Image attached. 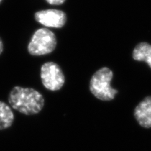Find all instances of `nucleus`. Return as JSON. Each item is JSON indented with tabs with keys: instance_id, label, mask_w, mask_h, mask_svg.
Instances as JSON below:
<instances>
[{
	"instance_id": "6",
	"label": "nucleus",
	"mask_w": 151,
	"mask_h": 151,
	"mask_svg": "<svg viewBox=\"0 0 151 151\" xmlns=\"http://www.w3.org/2000/svg\"><path fill=\"white\" fill-rule=\"evenodd\" d=\"M133 116L141 128L151 129V95L147 96L136 106Z\"/></svg>"
},
{
	"instance_id": "9",
	"label": "nucleus",
	"mask_w": 151,
	"mask_h": 151,
	"mask_svg": "<svg viewBox=\"0 0 151 151\" xmlns=\"http://www.w3.org/2000/svg\"><path fill=\"white\" fill-rule=\"evenodd\" d=\"M46 1L51 5H61L66 0H46Z\"/></svg>"
},
{
	"instance_id": "10",
	"label": "nucleus",
	"mask_w": 151,
	"mask_h": 151,
	"mask_svg": "<svg viewBox=\"0 0 151 151\" xmlns=\"http://www.w3.org/2000/svg\"><path fill=\"white\" fill-rule=\"evenodd\" d=\"M3 49H4V46H3V42L1 39L0 38V55L1 54V52H3Z\"/></svg>"
},
{
	"instance_id": "7",
	"label": "nucleus",
	"mask_w": 151,
	"mask_h": 151,
	"mask_svg": "<svg viewBox=\"0 0 151 151\" xmlns=\"http://www.w3.org/2000/svg\"><path fill=\"white\" fill-rule=\"evenodd\" d=\"M14 113L11 107L0 101V131L10 128L14 124Z\"/></svg>"
},
{
	"instance_id": "2",
	"label": "nucleus",
	"mask_w": 151,
	"mask_h": 151,
	"mask_svg": "<svg viewBox=\"0 0 151 151\" xmlns=\"http://www.w3.org/2000/svg\"><path fill=\"white\" fill-rule=\"evenodd\" d=\"M113 73L108 67H103L96 71L90 82V92L101 101H109L115 99L118 90L111 87Z\"/></svg>"
},
{
	"instance_id": "11",
	"label": "nucleus",
	"mask_w": 151,
	"mask_h": 151,
	"mask_svg": "<svg viewBox=\"0 0 151 151\" xmlns=\"http://www.w3.org/2000/svg\"><path fill=\"white\" fill-rule=\"evenodd\" d=\"M0 1H1V0H0Z\"/></svg>"
},
{
	"instance_id": "3",
	"label": "nucleus",
	"mask_w": 151,
	"mask_h": 151,
	"mask_svg": "<svg viewBox=\"0 0 151 151\" xmlns=\"http://www.w3.org/2000/svg\"><path fill=\"white\" fill-rule=\"evenodd\" d=\"M57 46V39L55 34L46 28H41L34 33L27 50L30 55L39 56L52 52Z\"/></svg>"
},
{
	"instance_id": "5",
	"label": "nucleus",
	"mask_w": 151,
	"mask_h": 151,
	"mask_svg": "<svg viewBox=\"0 0 151 151\" xmlns=\"http://www.w3.org/2000/svg\"><path fill=\"white\" fill-rule=\"evenodd\" d=\"M35 19L45 27L61 28L67 22V15L64 11L57 9H47L37 11Z\"/></svg>"
},
{
	"instance_id": "4",
	"label": "nucleus",
	"mask_w": 151,
	"mask_h": 151,
	"mask_svg": "<svg viewBox=\"0 0 151 151\" xmlns=\"http://www.w3.org/2000/svg\"><path fill=\"white\" fill-rule=\"evenodd\" d=\"M41 78L43 86L50 91H58L63 87L65 77L60 66L53 62L43 64L41 69Z\"/></svg>"
},
{
	"instance_id": "1",
	"label": "nucleus",
	"mask_w": 151,
	"mask_h": 151,
	"mask_svg": "<svg viewBox=\"0 0 151 151\" xmlns=\"http://www.w3.org/2000/svg\"><path fill=\"white\" fill-rule=\"evenodd\" d=\"M11 108L25 116H35L43 110L45 99L40 92L31 88L16 86L9 94Z\"/></svg>"
},
{
	"instance_id": "8",
	"label": "nucleus",
	"mask_w": 151,
	"mask_h": 151,
	"mask_svg": "<svg viewBox=\"0 0 151 151\" xmlns=\"http://www.w3.org/2000/svg\"><path fill=\"white\" fill-rule=\"evenodd\" d=\"M134 60L144 61L151 68V45L146 42H141L137 45L132 53Z\"/></svg>"
}]
</instances>
